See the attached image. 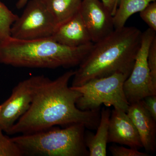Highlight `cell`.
Returning <instances> with one entry per match:
<instances>
[{
	"instance_id": "7c38bea8",
	"label": "cell",
	"mask_w": 156,
	"mask_h": 156,
	"mask_svg": "<svg viewBox=\"0 0 156 156\" xmlns=\"http://www.w3.org/2000/svg\"><path fill=\"white\" fill-rule=\"evenodd\" d=\"M50 37L59 44L73 48L92 42L79 12L67 22L59 26Z\"/></svg>"
},
{
	"instance_id": "e0dca14e",
	"label": "cell",
	"mask_w": 156,
	"mask_h": 156,
	"mask_svg": "<svg viewBox=\"0 0 156 156\" xmlns=\"http://www.w3.org/2000/svg\"><path fill=\"white\" fill-rule=\"evenodd\" d=\"M0 128V156H23L22 152L12 137L4 134Z\"/></svg>"
},
{
	"instance_id": "6da1fadb",
	"label": "cell",
	"mask_w": 156,
	"mask_h": 156,
	"mask_svg": "<svg viewBox=\"0 0 156 156\" xmlns=\"http://www.w3.org/2000/svg\"><path fill=\"white\" fill-rule=\"evenodd\" d=\"M75 73L70 70L54 80L44 76L28 111L7 134H30L56 126L66 127L74 124H83L91 130L97 129L100 108L82 111L76 106L81 94L69 85Z\"/></svg>"
},
{
	"instance_id": "8fae6325",
	"label": "cell",
	"mask_w": 156,
	"mask_h": 156,
	"mask_svg": "<svg viewBox=\"0 0 156 156\" xmlns=\"http://www.w3.org/2000/svg\"><path fill=\"white\" fill-rule=\"evenodd\" d=\"M127 113L138 131L143 147L148 153L156 149V120L146 109L141 101L129 105Z\"/></svg>"
},
{
	"instance_id": "7402d4cb",
	"label": "cell",
	"mask_w": 156,
	"mask_h": 156,
	"mask_svg": "<svg viewBox=\"0 0 156 156\" xmlns=\"http://www.w3.org/2000/svg\"><path fill=\"white\" fill-rule=\"evenodd\" d=\"M119 0H101V2L113 16L118 8Z\"/></svg>"
},
{
	"instance_id": "4fadbf2b",
	"label": "cell",
	"mask_w": 156,
	"mask_h": 156,
	"mask_svg": "<svg viewBox=\"0 0 156 156\" xmlns=\"http://www.w3.org/2000/svg\"><path fill=\"white\" fill-rule=\"evenodd\" d=\"M111 111L103 108L100 112L99 125L96 134L87 132L85 141L89 152V156H106L108 143V129Z\"/></svg>"
},
{
	"instance_id": "9c48e42d",
	"label": "cell",
	"mask_w": 156,
	"mask_h": 156,
	"mask_svg": "<svg viewBox=\"0 0 156 156\" xmlns=\"http://www.w3.org/2000/svg\"><path fill=\"white\" fill-rule=\"evenodd\" d=\"M79 13L93 43L115 30L112 15L99 0H83Z\"/></svg>"
},
{
	"instance_id": "44dd1931",
	"label": "cell",
	"mask_w": 156,
	"mask_h": 156,
	"mask_svg": "<svg viewBox=\"0 0 156 156\" xmlns=\"http://www.w3.org/2000/svg\"><path fill=\"white\" fill-rule=\"evenodd\" d=\"M140 101L149 113L156 120V95L147 96Z\"/></svg>"
},
{
	"instance_id": "52a82bcc",
	"label": "cell",
	"mask_w": 156,
	"mask_h": 156,
	"mask_svg": "<svg viewBox=\"0 0 156 156\" xmlns=\"http://www.w3.org/2000/svg\"><path fill=\"white\" fill-rule=\"evenodd\" d=\"M156 32L149 28L142 32L141 44L130 75L124 82L123 89L129 103L137 102L149 95H156L152 84L147 56Z\"/></svg>"
},
{
	"instance_id": "9a60e30c",
	"label": "cell",
	"mask_w": 156,
	"mask_h": 156,
	"mask_svg": "<svg viewBox=\"0 0 156 156\" xmlns=\"http://www.w3.org/2000/svg\"><path fill=\"white\" fill-rule=\"evenodd\" d=\"M156 0H119L118 8L113 16L115 28L125 26L131 15L143 10L152 2Z\"/></svg>"
},
{
	"instance_id": "5bb4252c",
	"label": "cell",
	"mask_w": 156,
	"mask_h": 156,
	"mask_svg": "<svg viewBox=\"0 0 156 156\" xmlns=\"http://www.w3.org/2000/svg\"><path fill=\"white\" fill-rule=\"evenodd\" d=\"M41 1L53 16L58 27L79 13L83 0Z\"/></svg>"
},
{
	"instance_id": "7a4b0ae2",
	"label": "cell",
	"mask_w": 156,
	"mask_h": 156,
	"mask_svg": "<svg viewBox=\"0 0 156 156\" xmlns=\"http://www.w3.org/2000/svg\"><path fill=\"white\" fill-rule=\"evenodd\" d=\"M142 32L134 27L115 29L105 38L93 43L73 76L72 87L115 73L129 76L141 44Z\"/></svg>"
},
{
	"instance_id": "ba28073f",
	"label": "cell",
	"mask_w": 156,
	"mask_h": 156,
	"mask_svg": "<svg viewBox=\"0 0 156 156\" xmlns=\"http://www.w3.org/2000/svg\"><path fill=\"white\" fill-rule=\"evenodd\" d=\"M45 76H33L19 82L10 97L0 105V128L6 133L28 111Z\"/></svg>"
},
{
	"instance_id": "30bf717a",
	"label": "cell",
	"mask_w": 156,
	"mask_h": 156,
	"mask_svg": "<svg viewBox=\"0 0 156 156\" xmlns=\"http://www.w3.org/2000/svg\"><path fill=\"white\" fill-rule=\"evenodd\" d=\"M108 143L128 146L134 149L143 148L138 131L126 112L114 109L108 129Z\"/></svg>"
},
{
	"instance_id": "8992f818",
	"label": "cell",
	"mask_w": 156,
	"mask_h": 156,
	"mask_svg": "<svg viewBox=\"0 0 156 156\" xmlns=\"http://www.w3.org/2000/svg\"><path fill=\"white\" fill-rule=\"evenodd\" d=\"M24 7L11 26V37L31 40L52 36L58 26L41 0H29Z\"/></svg>"
},
{
	"instance_id": "2e32d148",
	"label": "cell",
	"mask_w": 156,
	"mask_h": 156,
	"mask_svg": "<svg viewBox=\"0 0 156 156\" xmlns=\"http://www.w3.org/2000/svg\"><path fill=\"white\" fill-rule=\"evenodd\" d=\"M18 16L0 1V44L11 37V28Z\"/></svg>"
},
{
	"instance_id": "d6986e66",
	"label": "cell",
	"mask_w": 156,
	"mask_h": 156,
	"mask_svg": "<svg viewBox=\"0 0 156 156\" xmlns=\"http://www.w3.org/2000/svg\"><path fill=\"white\" fill-rule=\"evenodd\" d=\"M147 62L152 84L156 90V36L154 38L149 49Z\"/></svg>"
},
{
	"instance_id": "ac0fdd59",
	"label": "cell",
	"mask_w": 156,
	"mask_h": 156,
	"mask_svg": "<svg viewBox=\"0 0 156 156\" xmlns=\"http://www.w3.org/2000/svg\"><path fill=\"white\" fill-rule=\"evenodd\" d=\"M140 16L149 28L156 32V1L150 3L140 11Z\"/></svg>"
},
{
	"instance_id": "5b68a950",
	"label": "cell",
	"mask_w": 156,
	"mask_h": 156,
	"mask_svg": "<svg viewBox=\"0 0 156 156\" xmlns=\"http://www.w3.org/2000/svg\"><path fill=\"white\" fill-rule=\"evenodd\" d=\"M128 78L123 74L115 73L94 79L80 87H72L81 94L76 106L81 110L91 111L100 108L104 104L127 112L130 104L124 92L123 85Z\"/></svg>"
},
{
	"instance_id": "ffe728a7",
	"label": "cell",
	"mask_w": 156,
	"mask_h": 156,
	"mask_svg": "<svg viewBox=\"0 0 156 156\" xmlns=\"http://www.w3.org/2000/svg\"><path fill=\"white\" fill-rule=\"evenodd\" d=\"M109 150L113 156H148L147 153L141 152L137 150L117 145H112L110 147Z\"/></svg>"
},
{
	"instance_id": "603a6c76",
	"label": "cell",
	"mask_w": 156,
	"mask_h": 156,
	"mask_svg": "<svg viewBox=\"0 0 156 156\" xmlns=\"http://www.w3.org/2000/svg\"><path fill=\"white\" fill-rule=\"evenodd\" d=\"M29 0H18L16 3V7L18 9H23L25 7Z\"/></svg>"
},
{
	"instance_id": "277c9868",
	"label": "cell",
	"mask_w": 156,
	"mask_h": 156,
	"mask_svg": "<svg viewBox=\"0 0 156 156\" xmlns=\"http://www.w3.org/2000/svg\"><path fill=\"white\" fill-rule=\"evenodd\" d=\"M83 124L52 128L12 137L23 156H88Z\"/></svg>"
},
{
	"instance_id": "3957f363",
	"label": "cell",
	"mask_w": 156,
	"mask_h": 156,
	"mask_svg": "<svg viewBox=\"0 0 156 156\" xmlns=\"http://www.w3.org/2000/svg\"><path fill=\"white\" fill-rule=\"evenodd\" d=\"M93 43L76 48L55 41L50 37L19 40L9 37L0 44V63L15 67L55 69L79 66Z\"/></svg>"
}]
</instances>
